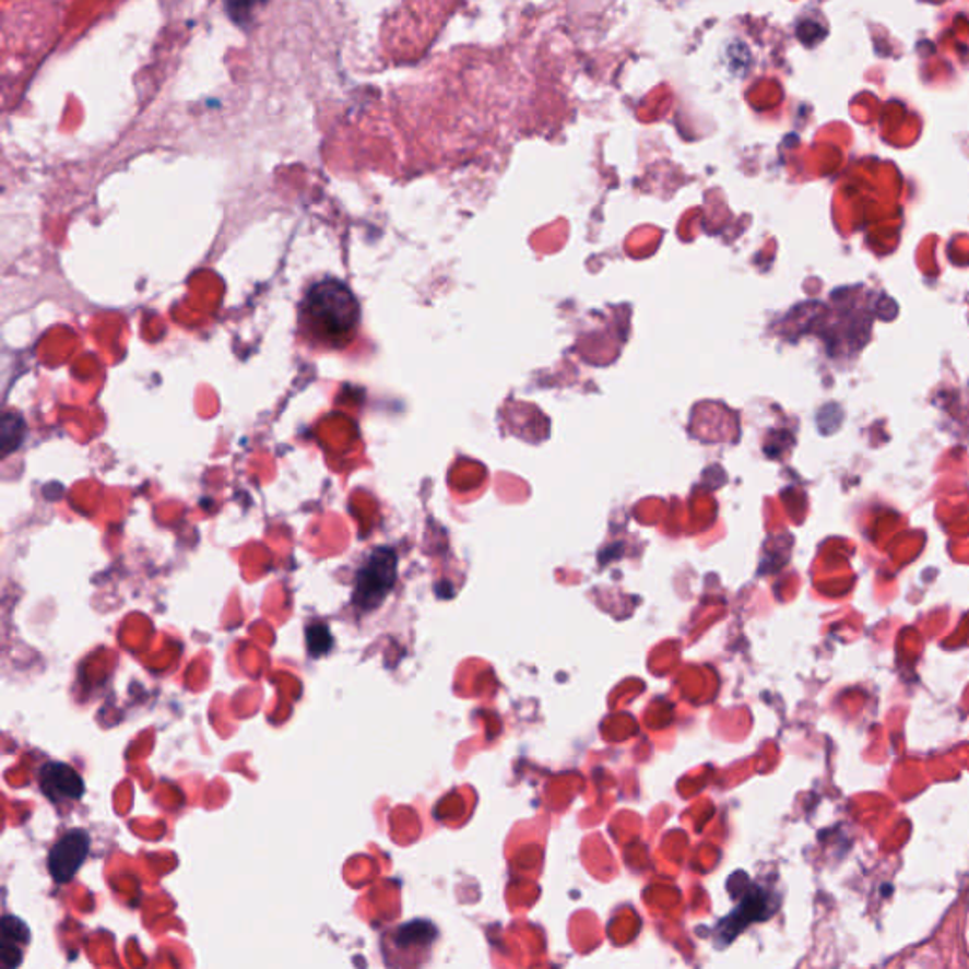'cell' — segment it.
<instances>
[{
  "mask_svg": "<svg viewBox=\"0 0 969 969\" xmlns=\"http://www.w3.org/2000/svg\"><path fill=\"white\" fill-rule=\"evenodd\" d=\"M361 305L340 279L326 276L305 291L299 305V328L305 340L326 348H343L354 340Z\"/></svg>",
  "mask_w": 969,
  "mask_h": 969,
  "instance_id": "obj_1",
  "label": "cell"
},
{
  "mask_svg": "<svg viewBox=\"0 0 969 969\" xmlns=\"http://www.w3.org/2000/svg\"><path fill=\"white\" fill-rule=\"evenodd\" d=\"M438 927L428 920H411L382 935V960L389 969H423L438 943Z\"/></svg>",
  "mask_w": 969,
  "mask_h": 969,
  "instance_id": "obj_2",
  "label": "cell"
},
{
  "mask_svg": "<svg viewBox=\"0 0 969 969\" xmlns=\"http://www.w3.org/2000/svg\"><path fill=\"white\" fill-rule=\"evenodd\" d=\"M397 553L390 547H377L364 559L354 580L353 604L361 612L381 606L397 583Z\"/></svg>",
  "mask_w": 969,
  "mask_h": 969,
  "instance_id": "obj_3",
  "label": "cell"
},
{
  "mask_svg": "<svg viewBox=\"0 0 969 969\" xmlns=\"http://www.w3.org/2000/svg\"><path fill=\"white\" fill-rule=\"evenodd\" d=\"M92 839L82 829H72L57 839L48 854V870L57 885L71 883L90 854Z\"/></svg>",
  "mask_w": 969,
  "mask_h": 969,
  "instance_id": "obj_4",
  "label": "cell"
},
{
  "mask_svg": "<svg viewBox=\"0 0 969 969\" xmlns=\"http://www.w3.org/2000/svg\"><path fill=\"white\" fill-rule=\"evenodd\" d=\"M38 784L40 792L56 805L79 801L85 790L84 780L79 772L74 771L71 765L59 761L43 765V769L38 772Z\"/></svg>",
  "mask_w": 969,
  "mask_h": 969,
  "instance_id": "obj_5",
  "label": "cell"
},
{
  "mask_svg": "<svg viewBox=\"0 0 969 969\" xmlns=\"http://www.w3.org/2000/svg\"><path fill=\"white\" fill-rule=\"evenodd\" d=\"M28 943H31V932H28L27 924L17 917L7 914L2 919V942H0V966L2 969L20 968Z\"/></svg>",
  "mask_w": 969,
  "mask_h": 969,
  "instance_id": "obj_6",
  "label": "cell"
},
{
  "mask_svg": "<svg viewBox=\"0 0 969 969\" xmlns=\"http://www.w3.org/2000/svg\"><path fill=\"white\" fill-rule=\"evenodd\" d=\"M23 438H25L23 418L14 413H8L2 421V454L8 457L10 453H14L15 449L22 446Z\"/></svg>",
  "mask_w": 969,
  "mask_h": 969,
  "instance_id": "obj_7",
  "label": "cell"
},
{
  "mask_svg": "<svg viewBox=\"0 0 969 969\" xmlns=\"http://www.w3.org/2000/svg\"><path fill=\"white\" fill-rule=\"evenodd\" d=\"M305 637H307V650H309L312 658H322L328 651L332 650V633L328 630L324 623L309 625V627H307V633H305Z\"/></svg>",
  "mask_w": 969,
  "mask_h": 969,
  "instance_id": "obj_8",
  "label": "cell"
}]
</instances>
